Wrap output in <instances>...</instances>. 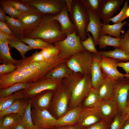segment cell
Returning <instances> with one entry per match:
<instances>
[{"label": "cell", "instance_id": "cell-1", "mask_svg": "<svg viewBox=\"0 0 129 129\" xmlns=\"http://www.w3.org/2000/svg\"><path fill=\"white\" fill-rule=\"evenodd\" d=\"M66 59L58 56L41 62L32 61L30 56L19 60L16 69L13 72L0 76V89L16 83H32L45 77L52 69Z\"/></svg>", "mask_w": 129, "mask_h": 129}, {"label": "cell", "instance_id": "cell-2", "mask_svg": "<svg viewBox=\"0 0 129 129\" xmlns=\"http://www.w3.org/2000/svg\"><path fill=\"white\" fill-rule=\"evenodd\" d=\"M62 81L70 95L69 110L81 105L92 88L91 74L74 72Z\"/></svg>", "mask_w": 129, "mask_h": 129}, {"label": "cell", "instance_id": "cell-3", "mask_svg": "<svg viewBox=\"0 0 129 129\" xmlns=\"http://www.w3.org/2000/svg\"><path fill=\"white\" fill-rule=\"evenodd\" d=\"M54 16L50 14L44 15L38 27L25 35L24 37L40 38L50 44L65 39L67 36L62 31L60 23L53 19Z\"/></svg>", "mask_w": 129, "mask_h": 129}, {"label": "cell", "instance_id": "cell-4", "mask_svg": "<svg viewBox=\"0 0 129 129\" xmlns=\"http://www.w3.org/2000/svg\"><path fill=\"white\" fill-rule=\"evenodd\" d=\"M70 94L62 81L53 91L48 111L57 119L61 117L69 110Z\"/></svg>", "mask_w": 129, "mask_h": 129}, {"label": "cell", "instance_id": "cell-5", "mask_svg": "<svg viewBox=\"0 0 129 129\" xmlns=\"http://www.w3.org/2000/svg\"><path fill=\"white\" fill-rule=\"evenodd\" d=\"M70 19L75 27L77 35L81 41L87 38L86 30L89 22L87 11L80 0H73L71 11L69 14Z\"/></svg>", "mask_w": 129, "mask_h": 129}, {"label": "cell", "instance_id": "cell-6", "mask_svg": "<svg viewBox=\"0 0 129 129\" xmlns=\"http://www.w3.org/2000/svg\"><path fill=\"white\" fill-rule=\"evenodd\" d=\"M80 38L75 31L68 35L64 39L53 43L59 50L58 57L63 59H68L75 54L86 50L81 43Z\"/></svg>", "mask_w": 129, "mask_h": 129}, {"label": "cell", "instance_id": "cell-7", "mask_svg": "<svg viewBox=\"0 0 129 129\" xmlns=\"http://www.w3.org/2000/svg\"><path fill=\"white\" fill-rule=\"evenodd\" d=\"M94 57V54L85 50L75 54L68 59L66 63L73 72L84 75H89Z\"/></svg>", "mask_w": 129, "mask_h": 129}, {"label": "cell", "instance_id": "cell-8", "mask_svg": "<svg viewBox=\"0 0 129 129\" xmlns=\"http://www.w3.org/2000/svg\"><path fill=\"white\" fill-rule=\"evenodd\" d=\"M34 7L41 13L55 16L66 6L64 0H20Z\"/></svg>", "mask_w": 129, "mask_h": 129}, {"label": "cell", "instance_id": "cell-9", "mask_svg": "<svg viewBox=\"0 0 129 129\" xmlns=\"http://www.w3.org/2000/svg\"><path fill=\"white\" fill-rule=\"evenodd\" d=\"M44 15L31 6L29 10L20 15L17 19L22 25L24 37L38 27Z\"/></svg>", "mask_w": 129, "mask_h": 129}, {"label": "cell", "instance_id": "cell-10", "mask_svg": "<svg viewBox=\"0 0 129 129\" xmlns=\"http://www.w3.org/2000/svg\"><path fill=\"white\" fill-rule=\"evenodd\" d=\"M32 117L36 129H54L57 125V119L48 110H41L32 108Z\"/></svg>", "mask_w": 129, "mask_h": 129}, {"label": "cell", "instance_id": "cell-11", "mask_svg": "<svg viewBox=\"0 0 129 129\" xmlns=\"http://www.w3.org/2000/svg\"><path fill=\"white\" fill-rule=\"evenodd\" d=\"M62 81L45 77L32 83L30 86L24 90V92L27 98H30L45 91H55Z\"/></svg>", "mask_w": 129, "mask_h": 129}, {"label": "cell", "instance_id": "cell-12", "mask_svg": "<svg viewBox=\"0 0 129 129\" xmlns=\"http://www.w3.org/2000/svg\"><path fill=\"white\" fill-rule=\"evenodd\" d=\"M129 93V78L116 81L112 98L117 103L121 112L127 106Z\"/></svg>", "mask_w": 129, "mask_h": 129}, {"label": "cell", "instance_id": "cell-13", "mask_svg": "<svg viewBox=\"0 0 129 129\" xmlns=\"http://www.w3.org/2000/svg\"><path fill=\"white\" fill-rule=\"evenodd\" d=\"M102 120L111 122L120 112L117 102L113 99L101 101L96 107Z\"/></svg>", "mask_w": 129, "mask_h": 129}, {"label": "cell", "instance_id": "cell-14", "mask_svg": "<svg viewBox=\"0 0 129 129\" xmlns=\"http://www.w3.org/2000/svg\"><path fill=\"white\" fill-rule=\"evenodd\" d=\"M119 61L112 58L101 56L100 64L104 78L117 81L124 77V74L117 69Z\"/></svg>", "mask_w": 129, "mask_h": 129}, {"label": "cell", "instance_id": "cell-15", "mask_svg": "<svg viewBox=\"0 0 129 129\" xmlns=\"http://www.w3.org/2000/svg\"><path fill=\"white\" fill-rule=\"evenodd\" d=\"M124 1V0H102L97 14L103 24H108L110 19Z\"/></svg>", "mask_w": 129, "mask_h": 129}, {"label": "cell", "instance_id": "cell-16", "mask_svg": "<svg viewBox=\"0 0 129 129\" xmlns=\"http://www.w3.org/2000/svg\"><path fill=\"white\" fill-rule=\"evenodd\" d=\"M102 120L96 107L91 108H82L77 124L78 125L81 129H87Z\"/></svg>", "mask_w": 129, "mask_h": 129}, {"label": "cell", "instance_id": "cell-17", "mask_svg": "<svg viewBox=\"0 0 129 129\" xmlns=\"http://www.w3.org/2000/svg\"><path fill=\"white\" fill-rule=\"evenodd\" d=\"M53 91L51 90L45 91L29 98L32 108L41 110H48Z\"/></svg>", "mask_w": 129, "mask_h": 129}, {"label": "cell", "instance_id": "cell-18", "mask_svg": "<svg viewBox=\"0 0 129 129\" xmlns=\"http://www.w3.org/2000/svg\"><path fill=\"white\" fill-rule=\"evenodd\" d=\"M87 10V9H86ZM89 17V22L86 30V34L90 32L92 36L95 46L102 29V23L97 13L87 10Z\"/></svg>", "mask_w": 129, "mask_h": 129}, {"label": "cell", "instance_id": "cell-19", "mask_svg": "<svg viewBox=\"0 0 129 129\" xmlns=\"http://www.w3.org/2000/svg\"><path fill=\"white\" fill-rule=\"evenodd\" d=\"M91 71L92 87L98 89L104 77L100 67L101 56L94 54Z\"/></svg>", "mask_w": 129, "mask_h": 129}, {"label": "cell", "instance_id": "cell-20", "mask_svg": "<svg viewBox=\"0 0 129 129\" xmlns=\"http://www.w3.org/2000/svg\"><path fill=\"white\" fill-rule=\"evenodd\" d=\"M66 6L58 15L53 17L54 19L59 22L62 31L67 36L75 31V27L71 21Z\"/></svg>", "mask_w": 129, "mask_h": 129}, {"label": "cell", "instance_id": "cell-21", "mask_svg": "<svg viewBox=\"0 0 129 129\" xmlns=\"http://www.w3.org/2000/svg\"><path fill=\"white\" fill-rule=\"evenodd\" d=\"M66 61L60 63L53 68L46 74L45 77L62 81L74 72L68 67Z\"/></svg>", "mask_w": 129, "mask_h": 129}, {"label": "cell", "instance_id": "cell-22", "mask_svg": "<svg viewBox=\"0 0 129 129\" xmlns=\"http://www.w3.org/2000/svg\"><path fill=\"white\" fill-rule=\"evenodd\" d=\"M82 108L81 105L69 110L63 116L57 119L56 127L77 124V121Z\"/></svg>", "mask_w": 129, "mask_h": 129}, {"label": "cell", "instance_id": "cell-23", "mask_svg": "<svg viewBox=\"0 0 129 129\" xmlns=\"http://www.w3.org/2000/svg\"><path fill=\"white\" fill-rule=\"evenodd\" d=\"M116 81L104 78L98 89L101 101L112 98Z\"/></svg>", "mask_w": 129, "mask_h": 129}, {"label": "cell", "instance_id": "cell-24", "mask_svg": "<svg viewBox=\"0 0 129 129\" xmlns=\"http://www.w3.org/2000/svg\"><path fill=\"white\" fill-rule=\"evenodd\" d=\"M28 98L18 99L7 109L0 111V119L5 115L11 113H18L22 116L24 111L29 102Z\"/></svg>", "mask_w": 129, "mask_h": 129}, {"label": "cell", "instance_id": "cell-25", "mask_svg": "<svg viewBox=\"0 0 129 129\" xmlns=\"http://www.w3.org/2000/svg\"><path fill=\"white\" fill-rule=\"evenodd\" d=\"M8 40H0V62L2 64L11 63L16 66L20 63L19 60L14 59L10 52Z\"/></svg>", "mask_w": 129, "mask_h": 129}, {"label": "cell", "instance_id": "cell-26", "mask_svg": "<svg viewBox=\"0 0 129 129\" xmlns=\"http://www.w3.org/2000/svg\"><path fill=\"white\" fill-rule=\"evenodd\" d=\"M128 23V22L125 21L112 25L104 24L102 23V29L100 34H108L110 36L121 38V33L124 34V31L122 30V28L124 25Z\"/></svg>", "mask_w": 129, "mask_h": 129}, {"label": "cell", "instance_id": "cell-27", "mask_svg": "<svg viewBox=\"0 0 129 129\" xmlns=\"http://www.w3.org/2000/svg\"><path fill=\"white\" fill-rule=\"evenodd\" d=\"M22 116L18 113H11L5 115L0 119V129H9L21 123Z\"/></svg>", "mask_w": 129, "mask_h": 129}, {"label": "cell", "instance_id": "cell-28", "mask_svg": "<svg viewBox=\"0 0 129 129\" xmlns=\"http://www.w3.org/2000/svg\"><path fill=\"white\" fill-rule=\"evenodd\" d=\"M114 48V49L113 50L98 51L95 54L100 56L111 58L119 61H129V55L119 48Z\"/></svg>", "mask_w": 129, "mask_h": 129}, {"label": "cell", "instance_id": "cell-29", "mask_svg": "<svg viewBox=\"0 0 129 129\" xmlns=\"http://www.w3.org/2000/svg\"><path fill=\"white\" fill-rule=\"evenodd\" d=\"M22 98H27L25 94L24 90L19 91L10 96L0 98V111L9 108L16 99Z\"/></svg>", "mask_w": 129, "mask_h": 129}, {"label": "cell", "instance_id": "cell-30", "mask_svg": "<svg viewBox=\"0 0 129 129\" xmlns=\"http://www.w3.org/2000/svg\"><path fill=\"white\" fill-rule=\"evenodd\" d=\"M101 101L98 90L92 87L81 106L83 108H95Z\"/></svg>", "mask_w": 129, "mask_h": 129}, {"label": "cell", "instance_id": "cell-31", "mask_svg": "<svg viewBox=\"0 0 129 129\" xmlns=\"http://www.w3.org/2000/svg\"><path fill=\"white\" fill-rule=\"evenodd\" d=\"M121 38H113L106 34H100L98 40L97 45L101 49L105 48L107 46L120 47V42Z\"/></svg>", "mask_w": 129, "mask_h": 129}, {"label": "cell", "instance_id": "cell-32", "mask_svg": "<svg viewBox=\"0 0 129 129\" xmlns=\"http://www.w3.org/2000/svg\"><path fill=\"white\" fill-rule=\"evenodd\" d=\"M6 23L15 34L16 38L21 40L24 37L22 26L17 19L7 16Z\"/></svg>", "mask_w": 129, "mask_h": 129}, {"label": "cell", "instance_id": "cell-33", "mask_svg": "<svg viewBox=\"0 0 129 129\" xmlns=\"http://www.w3.org/2000/svg\"><path fill=\"white\" fill-rule=\"evenodd\" d=\"M32 83H16L7 87L0 89V98L10 96L20 90L26 89Z\"/></svg>", "mask_w": 129, "mask_h": 129}, {"label": "cell", "instance_id": "cell-34", "mask_svg": "<svg viewBox=\"0 0 129 129\" xmlns=\"http://www.w3.org/2000/svg\"><path fill=\"white\" fill-rule=\"evenodd\" d=\"M8 44L9 47L15 48L19 51L22 59L26 58L25 54L27 51L33 49L29 46L25 44L21 40L16 38L9 40Z\"/></svg>", "mask_w": 129, "mask_h": 129}, {"label": "cell", "instance_id": "cell-35", "mask_svg": "<svg viewBox=\"0 0 129 129\" xmlns=\"http://www.w3.org/2000/svg\"><path fill=\"white\" fill-rule=\"evenodd\" d=\"M21 40L24 43L28 45L33 49L42 50L54 46L53 44L46 42L39 38H30L24 37Z\"/></svg>", "mask_w": 129, "mask_h": 129}, {"label": "cell", "instance_id": "cell-36", "mask_svg": "<svg viewBox=\"0 0 129 129\" xmlns=\"http://www.w3.org/2000/svg\"><path fill=\"white\" fill-rule=\"evenodd\" d=\"M31 103L29 100L28 104L22 116L21 123L25 129H35L32 121L31 113Z\"/></svg>", "mask_w": 129, "mask_h": 129}, {"label": "cell", "instance_id": "cell-37", "mask_svg": "<svg viewBox=\"0 0 129 129\" xmlns=\"http://www.w3.org/2000/svg\"><path fill=\"white\" fill-rule=\"evenodd\" d=\"M86 9L97 13L102 0H80Z\"/></svg>", "mask_w": 129, "mask_h": 129}, {"label": "cell", "instance_id": "cell-38", "mask_svg": "<svg viewBox=\"0 0 129 129\" xmlns=\"http://www.w3.org/2000/svg\"><path fill=\"white\" fill-rule=\"evenodd\" d=\"M129 7L128 0H127L124 3L123 8L119 13L111 18L109 20V22L111 21L114 24L122 22L124 20L127 18L126 11Z\"/></svg>", "mask_w": 129, "mask_h": 129}, {"label": "cell", "instance_id": "cell-39", "mask_svg": "<svg viewBox=\"0 0 129 129\" xmlns=\"http://www.w3.org/2000/svg\"><path fill=\"white\" fill-rule=\"evenodd\" d=\"M88 37L86 40L81 41V44L84 48L87 51L93 54L97 53V51L95 47L93 38L88 33L87 34Z\"/></svg>", "mask_w": 129, "mask_h": 129}, {"label": "cell", "instance_id": "cell-40", "mask_svg": "<svg viewBox=\"0 0 129 129\" xmlns=\"http://www.w3.org/2000/svg\"><path fill=\"white\" fill-rule=\"evenodd\" d=\"M6 1L13 7L22 13L27 11L31 6L19 0H7Z\"/></svg>", "mask_w": 129, "mask_h": 129}, {"label": "cell", "instance_id": "cell-41", "mask_svg": "<svg viewBox=\"0 0 129 129\" xmlns=\"http://www.w3.org/2000/svg\"><path fill=\"white\" fill-rule=\"evenodd\" d=\"M40 52L46 60L53 59L59 53V50L54 46L42 49Z\"/></svg>", "mask_w": 129, "mask_h": 129}, {"label": "cell", "instance_id": "cell-42", "mask_svg": "<svg viewBox=\"0 0 129 129\" xmlns=\"http://www.w3.org/2000/svg\"><path fill=\"white\" fill-rule=\"evenodd\" d=\"M126 121L124 118L121 112H120L112 120L110 129H121Z\"/></svg>", "mask_w": 129, "mask_h": 129}, {"label": "cell", "instance_id": "cell-43", "mask_svg": "<svg viewBox=\"0 0 129 129\" xmlns=\"http://www.w3.org/2000/svg\"><path fill=\"white\" fill-rule=\"evenodd\" d=\"M120 48L129 55V29L124 33L120 42Z\"/></svg>", "mask_w": 129, "mask_h": 129}, {"label": "cell", "instance_id": "cell-44", "mask_svg": "<svg viewBox=\"0 0 129 129\" xmlns=\"http://www.w3.org/2000/svg\"><path fill=\"white\" fill-rule=\"evenodd\" d=\"M17 66L11 63L1 64L0 65V76L12 73L17 69Z\"/></svg>", "mask_w": 129, "mask_h": 129}, {"label": "cell", "instance_id": "cell-45", "mask_svg": "<svg viewBox=\"0 0 129 129\" xmlns=\"http://www.w3.org/2000/svg\"><path fill=\"white\" fill-rule=\"evenodd\" d=\"M0 5L5 13L11 17L16 19L12 9V7L6 0H0Z\"/></svg>", "mask_w": 129, "mask_h": 129}, {"label": "cell", "instance_id": "cell-46", "mask_svg": "<svg viewBox=\"0 0 129 129\" xmlns=\"http://www.w3.org/2000/svg\"><path fill=\"white\" fill-rule=\"evenodd\" d=\"M111 122L102 120L87 129H110Z\"/></svg>", "mask_w": 129, "mask_h": 129}, {"label": "cell", "instance_id": "cell-47", "mask_svg": "<svg viewBox=\"0 0 129 129\" xmlns=\"http://www.w3.org/2000/svg\"><path fill=\"white\" fill-rule=\"evenodd\" d=\"M30 57L31 60L34 62H41L47 60L45 59L40 51L36 52Z\"/></svg>", "mask_w": 129, "mask_h": 129}, {"label": "cell", "instance_id": "cell-48", "mask_svg": "<svg viewBox=\"0 0 129 129\" xmlns=\"http://www.w3.org/2000/svg\"><path fill=\"white\" fill-rule=\"evenodd\" d=\"M0 31L4 33L16 37L15 34L11 30L6 23L0 21Z\"/></svg>", "mask_w": 129, "mask_h": 129}, {"label": "cell", "instance_id": "cell-49", "mask_svg": "<svg viewBox=\"0 0 129 129\" xmlns=\"http://www.w3.org/2000/svg\"><path fill=\"white\" fill-rule=\"evenodd\" d=\"M118 66L123 70L126 74L129 73V61L126 62H119L118 63Z\"/></svg>", "mask_w": 129, "mask_h": 129}, {"label": "cell", "instance_id": "cell-50", "mask_svg": "<svg viewBox=\"0 0 129 129\" xmlns=\"http://www.w3.org/2000/svg\"><path fill=\"white\" fill-rule=\"evenodd\" d=\"M16 38L15 36L4 33L0 31V40H10L12 39Z\"/></svg>", "mask_w": 129, "mask_h": 129}, {"label": "cell", "instance_id": "cell-51", "mask_svg": "<svg viewBox=\"0 0 129 129\" xmlns=\"http://www.w3.org/2000/svg\"><path fill=\"white\" fill-rule=\"evenodd\" d=\"M54 129H81L78 124L74 125L62 126L57 127Z\"/></svg>", "mask_w": 129, "mask_h": 129}, {"label": "cell", "instance_id": "cell-52", "mask_svg": "<svg viewBox=\"0 0 129 129\" xmlns=\"http://www.w3.org/2000/svg\"><path fill=\"white\" fill-rule=\"evenodd\" d=\"M121 113L123 117L125 120L129 119V104L127 105L125 109Z\"/></svg>", "mask_w": 129, "mask_h": 129}, {"label": "cell", "instance_id": "cell-53", "mask_svg": "<svg viewBox=\"0 0 129 129\" xmlns=\"http://www.w3.org/2000/svg\"><path fill=\"white\" fill-rule=\"evenodd\" d=\"M3 10L2 7L0 6V21L6 23L7 20V16Z\"/></svg>", "mask_w": 129, "mask_h": 129}, {"label": "cell", "instance_id": "cell-54", "mask_svg": "<svg viewBox=\"0 0 129 129\" xmlns=\"http://www.w3.org/2000/svg\"><path fill=\"white\" fill-rule=\"evenodd\" d=\"M66 3V6L68 11L69 13L71 11L73 0H64Z\"/></svg>", "mask_w": 129, "mask_h": 129}, {"label": "cell", "instance_id": "cell-55", "mask_svg": "<svg viewBox=\"0 0 129 129\" xmlns=\"http://www.w3.org/2000/svg\"><path fill=\"white\" fill-rule=\"evenodd\" d=\"M9 129H25L24 127L20 123Z\"/></svg>", "mask_w": 129, "mask_h": 129}, {"label": "cell", "instance_id": "cell-56", "mask_svg": "<svg viewBox=\"0 0 129 129\" xmlns=\"http://www.w3.org/2000/svg\"><path fill=\"white\" fill-rule=\"evenodd\" d=\"M121 129H129V119L126 121Z\"/></svg>", "mask_w": 129, "mask_h": 129}, {"label": "cell", "instance_id": "cell-57", "mask_svg": "<svg viewBox=\"0 0 129 129\" xmlns=\"http://www.w3.org/2000/svg\"><path fill=\"white\" fill-rule=\"evenodd\" d=\"M126 15L127 18L129 17V7L127 10Z\"/></svg>", "mask_w": 129, "mask_h": 129}, {"label": "cell", "instance_id": "cell-58", "mask_svg": "<svg viewBox=\"0 0 129 129\" xmlns=\"http://www.w3.org/2000/svg\"><path fill=\"white\" fill-rule=\"evenodd\" d=\"M124 75L125 77L129 78V73L128 74H124Z\"/></svg>", "mask_w": 129, "mask_h": 129}, {"label": "cell", "instance_id": "cell-59", "mask_svg": "<svg viewBox=\"0 0 129 129\" xmlns=\"http://www.w3.org/2000/svg\"><path fill=\"white\" fill-rule=\"evenodd\" d=\"M128 104H129V94L128 96V104H127V105Z\"/></svg>", "mask_w": 129, "mask_h": 129}, {"label": "cell", "instance_id": "cell-60", "mask_svg": "<svg viewBox=\"0 0 129 129\" xmlns=\"http://www.w3.org/2000/svg\"><path fill=\"white\" fill-rule=\"evenodd\" d=\"M48 129L44 128H38L36 129Z\"/></svg>", "mask_w": 129, "mask_h": 129}, {"label": "cell", "instance_id": "cell-61", "mask_svg": "<svg viewBox=\"0 0 129 129\" xmlns=\"http://www.w3.org/2000/svg\"><path fill=\"white\" fill-rule=\"evenodd\" d=\"M126 25H127V26L129 27V23H128Z\"/></svg>", "mask_w": 129, "mask_h": 129}, {"label": "cell", "instance_id": "cell-62", "mask_svg": "<svg viewBox=\"0 0 129 129\" xmlns=\"http://www.w3.org/2000/svg\"><path fill=\"white\" fill-rule=\"evenodd\" d=\"M128 23H129V22H128Z\"/></svg>", "mask_w": 129, "mask_h": 129}]
</instances>
